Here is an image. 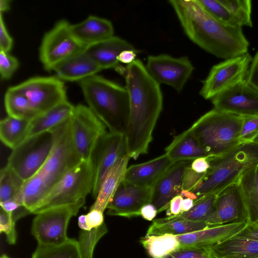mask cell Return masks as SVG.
<instances>
[{"label": "cell", "mask_w": 258, "mask_h": 258, "mask_svg": "<svg viewBox=\"0 0 258 258\" xmlns=\"http://www.w3.org/2000/svg\"><path fill=\"white\" fill-rule=\"evenodd\" d=\"M246 224L245 222L227 224L175 236L179 247H209L234 236Z\"/></svg>", "instance_id": "obj_20"}, {"label": "cell", "mask_w": 258, "mask_h": 258, "mask_svg": "<svg viewBox=\"0 0 258 258\" xmlns=\"http://www.w3.org/2000/svg\"><path fill=\"white\" fill-rule=\"evenodd\" d=\"M247 214L246 223L258 222V165L246 170L237 181Z\"/></svg>", "instance_id": "obj_31"}, {"label": "cell", "mask_w": 258, "mask_h": 258, "mask_svg": "<svg viewBox=\"0 0 258 258\" xmlns=\"http://www.w3.org/2000/svg\"><path fill=\"white\" fill-rule=\"evenodd\" d=\"M79 84L88 107L109 132L124 134L130 112L126 88L97 75L80 81Z\"/></svg>", "instance_id": "obj_3"}, {"label": "cell", "mask_w": 258, "mask_h": 258, "mask_svg": "<svg viewBox=\"0 0 258 258\" xmlns=\"http://www.w3.org/2000/svg\"><path fill=\"white\" fill-rule=\"evenodd\" d=\"M52 144V137L50 132L28 138L12 150L7 165L25 181L42 168L49 154Z\"/></svg>", "instance_id": "obj_9"}, {"label": "cell", "mask_w": 258, "mask_h": 258, "mask_svg": "<svg viewBox=\"0 0 258 258\" xmlns=\"http://www.w3.org/2000/svg\"><path fill=\"white\" fill-rule=\"evenodd\" d=\"M210 227L206 223L194 221L177 215L154 219L149 227L146 235L185 234Z\"/></svg>", "instance_id": "obj_29"}, {"label": "cell", "mask_w": 258, "mask_h": 258, "mask_svg": "<svg viewBox=\"0 0 258 258\" xmlns=\"http://www.w3.org/2000/svg\"><path fill=\"white\" fill-rule=\"evenodd\" d=\"M164 258H210L207 247H179Z\"/></svg>", "instance_id": "obj_43"}, {"label": "cell", "mask_w": 258, "mask_h": 258, "mask_svg": "<svg viewBox=\"0 0 258 258\" xmlns=\"http://www.w3.org/2000/svg\"><path fill=\"white\" fill-rule=\"evenodd\" d=\"M242 26L252 27L251 1L218 0Z\"/></svg>", "instance_id": "obj_39"}, {"label": "cell", "mask_w": 258, "mask_h": 258, "mask_svg": "<svg viewBox=\"0 0 258 258\" xmlns=\"http://www.w3.org/2000/svg\"><path fill=\"white\" fill-rule=\"evenodd\" d=\"M245 81L258 91V51L252 58L245 78Z\"/></svg>", "instance_id": "obj_47"}, {"label": "cell", "mask_w": 258, "mask_h": 258, "mask_svg": "<svg viewBox=\"0 0 258 258\" xmlns=\"http://www.w3.org/2000/svg\"><path fill=\"white\" fill-rule=\"evenodd\" d=\"M207 159L210 168L192 191L198 198L218 193L258 165V143L242 142L221 155L208 156Z\"/></svg>", "instance_id": "obj_4"}, {"label": "cell", "mask_w": 258, "mask_h": 258, "mask_svg": "<svg viewBox=\"0 0 258 258\" xmlns=\"http://www.w3.org/2000/svg\"><path fill=\"white\" fill-rule=\"evenodd\" d=\"M251 141L258 143V134L256 136H255Z\"/></svg>", "instance_id": "obj_58"}, {"label": "cell", "mask_w": 258, "mask_h": 258, "mask_svg": "<svg viewBox=\"0 0 258 258\" xmlns=\"http://www.w3.org/2000/svg\"><path fill=\"white\" fill-rule=\"evenodd\" d=\"M52 186L47 178L38 172L24 181L20 190L14 198L30 214H33Z\"/></svg>", "instance_id": "obj_30"}, {"label": "cell", "mask_w": 258, "mask_h": 258, "mask_svg": "<svg viewBox=\"0 0 258 258\" xmlns=\"http://www.w3.org/2000/svg\"><path fill=\"white\" fill-rule=\"evenodd\" d=\"M243 117L215 108L200 117L190 129L208 156L221 155L242 143Z\"/></svg>", "instance_id": "obj_5"}, {"label": "cell", "mask_w": 258, "mask_h": 258, "mask_svg": "<svg viewBox=\"0 0 258 258\" xmlns=\"http://www.w3.org/2000/svg\"><path fill=\"white\" fill-rule=\"evenodd\" d=\"M71 30L75 38L85 48L114 36L112 23L93 15L80 23L71 24Z\"/></svg>", "instance_id": "obj_22"}, {"label": "cell", "mask_w": 258, "mask_h": 258, "mask_svg": "<svg viewBox=\"0 0 258 258\" xmlns=\"http://www.w3.org/2000/svg\"><path fill=\"white\" fill-rule=\"evenodd\" d=\"M195 200L191 198L183 199L181 203L182 213L189 211L194 206Z\"/></svg>", "instance_id": "obj_55"}, {"label": "cell", "mask_w": 258, "mask_h": 258, "mask_svg": "<svg viewBox=\"0 0 258 258\" xmlns=\"http://www.w3.org/2000/svg\"><path fill=\"white\" fill-rule=\"evenodd\" d=\"M79 227L83 230H90L86 223V215H81L78 218Z\"/></svg>", "instance_id": "obj_56"}, {"label": "cell", "mask_w": 258, "mask_h": 258, "mask_svg": "<svg viewBox=\"0 0 258 258\" xmlns=\"http://www.w3.org/2000/svg\"><path fill=\"white\" fill-rule=\"evenodd\" d=\"M124 50L136 49L126 40L114 36L84 49V51L97 63L102 70L117 67L119 62L117 57Z\"/></svg>", "instance_id": "obj_24"}, {"label": "cell", "mask_w": 258, "mask_h": 258, "mask_svg": "<svg viewBox=\"0 0 258 258\" xmlns=\"http://www.w3.org/2000/svg\"><path fill=\"white\" fill-rule=\"evenodd\" d=\"M191 161L173 163L152 187L150 203L155 207L158 213L167 210L171 200L180 194L185 169Z\"/></svg>", "instance_id": "obj_19"}, {"label": "cell", "mask_w": 258, "mask_h": 258, "mask_svg": "<svg viewBox=\"0 0 258 258\" xmlns=\"http://www.w3.org/2000/svg\"><path fill=\"white\" fill-rule=\"evenodd\" d=\"M13 45V39L8 32L3 17L0 16V51L9 52Z\"/></svg>", "instance_id": "obj_46"}, {"label": "cell", "mask_w": 258, "mask_h": 258, "mask_svg": "<svg viewBox=\"0 0 258 258\" xmlns=\"http://www.w3.org/2000/svg\"><path fill=\"white\" fill-rule=\"evenodd\" d=\"M207 157H200L192 161L190 163L191 169L199 173H206L210 168V164Z\"/></svg>", "instance_id": "obj_50"}, {"label": "cell", "mask_w": 258, "mask_h": 258, "mask_svg": "<svg viewBox=\"0 0 258 258\" xmlns=\"http://www.w3.org/2000/svg\"><path fill=\"white\" fill-rule=\"evenodd\" d=\"M31 258H82V256L78 241L69 238L57 246L38 244Z\"/></svg>", "instance_id": "obj_35"}, {"label": "cell", "mask_w": 258, "mask_h": 258, "mask_svg": "<svg viewBox=\"0 0 258 258\" xmlns=\"http://www.w3.org/2000/svg\"><path fill=\"white\" fill-rule=\"evenodd\" d=\"M116 71L124 76L129 96V117L124 134L127 155L136 159L148 153L162 110L163 95L160 84L140 60L136 59L125 68L119 66Z\"/></svg>", "instance_id": "obj_1"}, {"label": "cell", "mask_w": 258, "mask_h": 258, "mask_svg": "<svg viewBox=\"0 0 258 258\" xmlns=\"http://www.w3.org/2000/svg\"><path fill=\"white\" fill-rule=\"evenodd\" d=\"M258 134V116L243 117L240 139L242 142L251 141Z\"/></svg>", "instance_id": "obj_44"}, {"label": "cell", "mask_w": 258, "mask_h": 258, "mask_svg": "<svg viewBox=\"0 0 258 258\" xmlns=\"http://www.w3.org/2000/svg\"><path fill=\"white\" fill-rule=\"evenodd\" d=\"M16 86L27 96L36 115L68 100L64 82L56 76L33 77Z\"/></svg>", "instance_id": "obj_13"}, {"label": "cell", "mask_w": 258, "mask_h": 258, "mask_svg": "<svg viewBox=\"0 0 258 258\" xmlns=\"http://www.w3.org/2000/svg\"><path fill=\"white\" fill-rule=\"evenodd\" d=\"M140 242L152 258H164L180 246L175 236L167 234L146 235Z\"/></svg>", "instance_id": "obj_34"}, {"label": "cell", "mask_w": 258, "mask_h": 258, "mask_svg": "<svg viewBox=\"0 0 258 258\" xmlns=\"http://www.w3.org/2000/svg\"><path fill=\"white\" fill-rule=\"evenodd\" d=\"M217 195V193L211 194L198 198L189 211L177 216L190 220L207 223L214 211Z\"/></svg>", "instance_id": "obj_36"}, {"label": "cell", "mask_w": 258, "mask_h": 258, "mask_svg": "<svg viewBox=\"0 0 258 258\" xmlns=\"http://www.w3.org/2000/svg\"><path fill=\"white\" fill-rule=\"evenodd\" d=\"M80 209L75 206H61L36 214L31 232L38 244L57 246L66 242L69 239L67 230L70 220L77 214Z\"/></svg>", "instance_id": "obj_10"}, {"label": "cell", "mask_w": 258, "mask_h": 258, "mask_svg": "<svg viewBox=\"0 0 258 258\" xmlns=\"http://www.w3.org/2000/svg\"><path fill=\"white\" fill-rule=\"evenodd\" d=\"M94 180L92 160L82 161L53 185L33 214L61 206H75L81 208L87 196L92 193Z\"/></svg>", "instance_id": "obj_6"}, {"label": "cell", "mask_w": 258, "mask_h": 258, "mask_svg": "<svg viewBox=\"0 0 258 258\" xmlns=\"http://www.w3.org/2000/svg\"><path fill=\"white\" fill-rule=\"evenodd\" d=\"M189 39L217 57L229 59L248 53L249 42L242 27L224 24L210 15L198 0H171Z\"/></svg>", "instance_id": "obj_2"}, {"label": "cell", "mask_w": 258, "mask_h": 258, "mask_svg": "<svg viewBox=\"0 0 258 258\" xmlns=\"http://www.w3.org/2000/svg\"><path fill=\"white\" fill-rule=\"evenodd\" d=\"M191 162L186 166L184 172L182 190L192 191L203 179L205 173H199L193 170L190 167Z\"/></svg>", "instance_id": "obj_45"}, {"label": "cell", "mask_w": 258, "mask_h": 258, "mask_svg": "<svg viewBox=\"0 0 258 258\" xmlns=\"http://www.w3.org/2000/svg\"><path fill=\"white\" fill-rule=\"evenodd\" d=\"M198 2L210 15L219 22L228 26L241 27L218 0H198Z\"/></svg>", "instance_id": "obj_40"}, {"label": "cell", "mask_w": 258, "mask_h": 258, "mask_svg": "<svg viewBox=\"0 0 258 258\" xmlns=\"http://www.w3.org/2000/svg\"><path fill=\"white\" fill-rule=\"evenodd\" d=\"M10 1L1 0L0 1V11L1 13L8 11L10 8Z\"/></svg>", "instance_id": "obj_57"}, {"label": "cell", "mask_w": 258, "mask_h": 258, "mask_svg": "<svg viewBox=\"0 0 258 258\" xmlns=\"http://www.w3.org/2000/svg\"><path fill=\"white\" fill-rule=\"evenodd\" d=\"M4 103L8 116L30 120L36 115L28 98L17 86L8 89L5 95Z\"/></svg>", "instance_id": "obj_33"}, {"label": "cell", "mask_w": 258, "mask_h": 258, "mask_svg": "<svg viewBox=\"0 0 258 258\" xmlns=\"http://www.w3.org/2000/svg\"><path fill=\"white\" fill-rule=\"evenodd\" d=\"M234 236L258 241V225L255 223H246L245 226Z\"/></svg>", "instance_id": "obj_49"}, {"label": "cell", "mask_w": 258, "mask_h": 258, "mask_svg": "<svg viewBox=\"0 0 258 258\" xmlns=\"http://www.w3.org/2000/svg\"><path fill=\"white\" fill-rule=\"evenodd\" d=\"M49 132L52 137L51 149L46 161L38 172L53 185L82 160L73 140L71 117Z\"/></svg>", "instance_id": "obj_7"}, {"label": "cell", "mask_w": 258, "mask_h": 258, "mask_svg": "<svg viewBox=\"0 0 258 258\" xmlns=\"http://www.w3.org/2000/svg\"><path fill=\"white\" fill-rule=\"evenodd\" d=\"M145 66L159 84L169 85L178 92L183 89L194 70L187 56L176 58L167 54L149 56Z\"/></svg>", "instance_id": "obj_14"}, {"label": "cell", "mask_w": 258, "mask_h": 258, "mask_svg": "<svg viewBox=\"0 0 258 258\" xmlns=\"http://www.w3.org/2000/svg\"><path fill=\"white\" fill-rule=\"evenodd\" d=\"M157 213L156 208L151 203L145 205L141 211V216L148 221L153 220Z\"/></svg>", "instance_id": "obj_54"}, {"label": "cell", "mask_w": 258, "mask_h": 258, "mask_svg": "<svg viewBox=\"0 0 258 258\" xmlns=\"http://www.w3.org/2000/svg\"><path fill=\"white\" fill-rule=\"evenodd\" d=\"M173 163L165 153L148 161L127 167L124 181L152 187Z\"/></svg>", "instance_id": "obj_21"}, {"label": "cell", "mask_w": 258, "mask_h": 258, "mask_svg": "<svg viewBox=\"0 0 258 258\" xmlns=\"http://www.w3.org/2000/svg\"><path fill=\"white\" fill-rule=\"evenodd\" d=\"M247 221V211L237 182L217 193L214 211L207 222L210 227Z\"/></svg>", "instance_id": "obj_17"}, {"label": "cell", "mask_w": 258, "mask_h": 258, "mask_svg": "<svg viewBox=\"0 0 258 258\" xmlns=\"http://www.w3.org/2000/svg\"><path fill=\"white\" fill-rule=\"evenodd\" d=\"M19 65L16 57L9 52L0 51V75L2 80L10 79Z\"/></svg>", "instance_id": "obj_42"}, {"label": "cell", "mask_w": 258, "mask_h": 258, "mask_svg": "<svg viewBox=\"0 0 258 258\" xmlns=\"http://www.w3.org/2000/svg\"><path fill=\"white\" fill-rule=\"evenodd\" d=\"M1 208L7 213L14 214L21 208L23 205L15 198L0 203Z\"/></svg>", "instance_id": "obj_52"}, {"label": "cell", "mask_w": 258, "mask_h": 258, "mask_svg": "<svg viewBox=\"0 0 258 258\" xmlns=\"http://www.w3.org/2000/svg\"><path fill=\"white\" fill-rule=\"evenodd\" d=\"M29 122L10 116L2 119L0 137L3 144L12 150L20 145L27 139Z\"/></svg>", "instance_id": "obj_32"}, {"label": "cell", "mask_w": 258, "mask_h": 258, "mask_svg": "<svg viewBox=\"0 0 258 258\" xmlns=\"http://www.w3.org/2000/svg\"><path fill=\"white\" fill-rule=\"evenodd\" d=\"M165 150V153L173 163L208 157L190 128L175 137Z\"/></svg>", "instance_id": "obj_27"}, {"label": "cell", "mask_w": 258, "mask_h": 258, "mask_svg": "<svg viewBox=\"0 0 258 258\" xmlns=\"http://www.w3.org/2000/svg\"><path fill=\"white\" fill-rule=\"evenodd\" d=\"M102 69L84 50L65 60L54 69L56 76L64 81H80L97 75Z\"/></svg>", "instance_id": "obj_23"}, {"label": "cell", "mask_w": 258, "mask_h": 258, "mask_svg": "<svg viewBox=\"0 0 258 258\" xmlns=\"http://www.w3.org/2000/svg\"><path fill=\"white\" fill-rule=\"evenodd\" d=\"M210 258H258V241L233 236L207 247Z\"/></svg>", "instance_id": "obj_26"}, {"label": "cell", "mask_w": 258, "mask_h": 258, "mask_svg": "<svg viewBox=\"0 0 258 258\" xmlns=\"http://www.w3.org/2000/svg\"><path fill=\"white\" fill-rule=\"evenodd\" d=\"M130 157L125 155L118 159L104 176L99 186L95 201L90 209H97L103 212L118 187L124 180Z\"/></svg>", "instance_id": "obj_25"}, {"label": "cell", "mask_w": 258, "mask_h": 258, "mask_svg": "<svg viewBox=\"0 0 258 258\" xmlns=\"http://www.w3.org/2000/svg\"><path fill=\"white\" fill-rule=\"evenodd\" d=\"M15 223L13 214L7 213L1 208L0 232L6 234L7 241L10 244H14L17 240Z\"/></svg>", "instance_id": "obj_41"}, {"label": "cell", "mask_w": 258, "mask_h": 258, "mask_svg": "<svg viewBox=\"0 0 258 258\" xmlns=\"http://www.w3.org/2000/svg\"><path fill=\"white\" fill-rule=\"evenodd\" d=\"M255 224H257L258 225V222L257 223H255Z\"/></svg>", "instance_id": "obj_60"}, {"label": "cell", "mask_w": 258, "mask_h": 258, "mask_svg": "<svg viewBox=\"0 0 258 258\" xmlns=\"http://www.w3.org/2000/svg\"><path fill=\"white\" fill-rule=\"evenodd\" d=\"M137 53L136 50H124L119 53L117 59L119 62L128 65L136 59Z\"/></svg>", "instance_id": "obj_53"}, {"label": "cell", "mask_w": 258, "mask_h": 258, "mask_svg": "<svg viewBox=\"0 0 258 258\" xmlns=\"http://www.w3.org/2000/svg\"><path fill=\"white\" fill-rule=\"evenodd\" d=\"M183 199V197L179 195L171 200L167 210V214L168 216L178 215L182 213L181 203Z\"/></svg>", "instance_id": "obj_51"}, {"label": "cell", "mask_w": 258, "mask_h": 258, "mask_svg": "<svg viewBox=\"0 0 258 258\" xmlns=\"http://www.w3.org/2000/svg\"><path fill=\"white\" fill-rule=\"evenodd\" d=\"M24 180L6 165L0 172V203L14 198L20 190Z\"/></svg>", "instance_id": "obj_37"}, {"label": "cell", "mask_w": 258, "mask_h": 258, "mask_svg": "<svg viewBox=\"0 0 258 258\" xmlns=\"http://www.w3.org/2000/svg\"><path fill=\"white\" fill-rule=\"evenodd\" d=\"M74 107L67 100L47 111L36 115L30 120L27 138L49 132L67 120L71 117Z\"/></svg>", "instance_id": "obj_28"}, {"label": "cell", "mask_w": 258, "mask_h": 258, "mask_svg": "<svg viewBox=\"0 0 258 258\" xmlns=\"http://www.w3.org/2000/svg\"><path fill=\"white\" fill-rule=\"evenodd\" d=\"M107 232L105 223L98 228L81 231L78 242L82 258H93L95 246Z\"/></svg>", "instance_id": "obj_38"}, {"label": "cell", "mask_w": 258, "mask_h": 258, "mask_svg": "<svg viewBox=\"0 0 258 258\" xmlns=\"http://www.w3.org/2000/svg\"><path fill=\"white\" fill-rule=\"evenodd\" d=\"M103 212L97 209H90L86 214V223L91 229L98 228L104 223Z\"/></svg>", "instance_id": "obj_48"}, {"label": "cell", "mask_w": 258, "mask_h": 258, "mask_svg": "<svg viewBox=\"0 0 258 258\" xmlns=\"http://www.w3.org/2000/svg\"><path fill=\"white\" fill-rule=\"evenodd\" d=\"M152 191V187L123 180L107 205V214L126 218L141 216L142 208L151 202Z\"/></svg>", "instance_id": "obj_18"}, {"label": "cell", "mask_w": 258, "mask_h": 258, "mask_svg": "<svg viewBox=\"0 0 258 258\" xmlns=\"http://www.w3.org/2000/svg\"><path fill=\"white\" fill-rule=\"evenodd\" d=\"M125 155H128L124 134L109 132L100 138L91 158L94 171V198L107 172L118 159Z\"/></svg>", "instance_id": "obj_15"}, {"label": "cell", "mask_w": 258, "mask_h": 258, "mask_svg": "<svg viewBox=\"0 0 258 258\" xmlns=\"http://www.w3.org/2000/svg\"><path fill=\"white\" fill-rule=\"evenodd\" d=\"M0 258H10L6 254H3L1 255Z\"/></svg>", "instance_id": "obj_59"}, {"label": "cell", "mask_w": 258, "mask_h": 258, "mask_svg": "<svg viewBox=\"0 0 258 258\" xmlns=\"http://www.w3.org/2000/svg\"><path fill=\"white\" fill-rule=\"evenodd\" d=\"M73 140L82 161L91 160L100 138L107 132L106 126L88 107L75 106L71 117Z\"/></svg>", "instance_id": "obj_12"}, {"label": "cell", "mask_w": 258, "mask_h": 258, "mask_svg": "<svg viewBox=\"0 0 258 258\" xmlns=\"http://www.w3.org/2000/svg\"><path fill=\"white\" fill-rule=\"evenodd\" d=\"M252 57L248 52L229 58L214 65L211 69L200 91L205 99L216 95L245 80Z\"/></svg>", "instance_id": "obj_11"}, {"label": "cell", "mask_w": 258, "mask_h": 258, "mask_svg": "<svg viewBox=\"0 0 258 258\" xmlns=\"http://www.w3.org/2000/svg\"><path fill=\"white\" fill-rule=\"evenodd\" d=\"M84 49L73 35L71 24L66 20H61L44 34L39 56L44 69L53 71L62 62Z\"/></svg>", "instance_id": "obj_8"}, {"label": "cell", "mask_w": 258, "mask_h": 258, "mask_svg": "<svg viewBox=\"0 0 258 258\" xmlns=\"http://www.w3.org/2000/svg\"><path fill=\"white\" fill-rule=\"evenodd\" d=\"M214 108L241 117L258 116V91L245 80L211 100Z\"/></svg>", "instance_id": "obj_16"}]
</instances>
